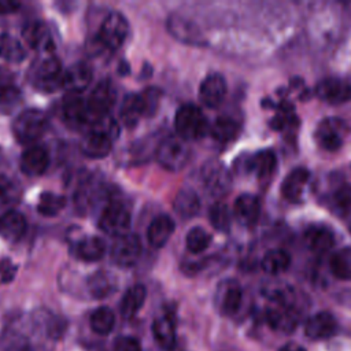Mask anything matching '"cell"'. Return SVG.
Instances as JSON below:
<instances>
[{
  "label": "cell",
  "mask_w": 351,
  "mask_h": 351,
  "mask_svg": "<svg viewBox=\"0 0 351 351\" xmlns=\"http://www.w3.org/2000/svg\"><path fill=\"white\" fill-rule=\"evenodd\" d=\"M332 274L340 280L351 278V247L337 250L329 261Z\"/></svg>",
  "instance_id": "f35d334b"
},
{
  "label": "cell",
  "mask_w": 351,
  "mask_h": 351,
  "mask_svg": "<svg viewBox=\"0 0 351 351\" xmlns=\"http://www.w3.org/2000/svg\"><path fill=\"white\" fill-rule=\"evenodd\" d=\"M200 177L206 191L215 197L226 195L232 186V177L229 170L225 167V165L215 159L203 165Z\"/></svg>",
  "instance_id": "52a82bcc"
},
{
  "label": "cell",
  "mask_w": 351,
  "mask_h": 351,
  "mask_svg": "<svg viewBox=\"0 0 351 351\" xmlns=\"http://www.w3.org/2000/svg\"><path fill=\"white\" fill-rule=\"evenodd\" d=\"M173 207L181 218L189 219L195 217L200 210L199 195L192 188H181L173 200Z\"/></svg>",
  "instance_id": "f546056e"
},
{
  "label": "cell",
  "mask_w": 351,
  "mask_h": 351,
  "mask_svg": "<svg viewBox=\"0 0 351 351\" xmlns=\"http://www.w3.org/2000/svg\"><path fill=\"white\" fill-rule=\"evenodd\" d=\"M26 58V51L22 43L7 34H0V59L10 62V63H19Z\"/></svg>",
  "instance_id": "74e56055"
},
{
  "label": "cell",
  "mask_w": 351,
  "mask_h": 351,
  "mask_svg": "<svg viewBox=\"0 0 351 351\" xmlns=\"http://www.w3.org/2000/svg\"><path fill=\"white\" fill-rule=\"evenodd\" d=\"M317 96L329 104H340L351 97V85L340 78H325L315 86Z\"/></svg>",
  "instance_id": "2e32d148"
},
{
  "label": "cell",
  "mask_w": 351,
  "mask_h": 351,
  "mask_svg": "<svg viewBox=\"0 0 351 351\" xmlns=\"http://www.w3.org/2000/svg\"><path fill=\"white\" fill-rule=\"evenodd\" d=\"M141 117H144V107L140 93L126 95L119 110V118L122 123L126 128H133L137 125Z\"/></svg>",
  "instance_id": "d6a6232c"
},
{
  "label": "cell",
  "mask_w": 351,
  "mask_h": 351,
  "mask_svg": "<svg viewBox=\"0 0 351 351\" xmlns=\"http://www.w3.org/2000/svg\"><path fill=\"white\" fill-rule=\"evenodd\" d=\"M90 130L108 137L111 141H114L119 136V125L110 115H106L93 121Z\"/></svg>",
  "instance_id": "f6af8a7d"
},
{
  "label": "cell",
  "mask_w": 351,
  "mask_h": 351,
  "mask_svg": "<svg viewBox=\"0 0 351 351\" xmlns=\"http://www.w3.org/2000/svg\"><path fill=\"white\" fill-rule=\"evenodd\" d=\"M80 148L85 156L92 159H101L110 154L112 148V141L108 137L90 130L82 138Z\"/></svg>",
  "instance_id": "83f0119b"
},
{
  "label": "cell",
  "mask_w": 351,
  "mask_h": 351,
  "mask_svg": "<svg viewBox=\"0 0 351 351\" xmlns=\"http://www.w3.org/2000/svg\"><path fill=\"white\" fill-rule=\"evenodd\" d=\"M145 298H147V289L144 285L136 284V285L130 287L125 292V295L121 300V304H119L121 315L123 318L134 317L138 313V310L143 307Z\"/></svg>",
  "instance_id": "1f68e13d"
},
{
  "label": "cell",
  "mask_w": 351,
  "mask_h": 351,
  "mask_svg": "<svg viewBox=\"0 0 351 351\" xmlns=\"http://www.w3.org/2000/svg\"><path fill=\"white\" fill-rule=\"evenodd\" d=\"M92 77L93 73L90 66L86 62H77L63 73L62 88H64L69 93L78 95L88 88Z\"/></svg>",
  "instance_id": "ac0fdd59"
},
{
  "label": "cell",
  "mask_w": 351,
  "mask_h": 351,
  "mask_svg": "<svg viewBox=\"0 0 351 351\" xmlns=\"http://www.w3.org/2000/svg\"><path fill=\"white\" fill-rule=\"evenodd\" d=\"M211 243V236L200 226L192 228L185 239L186 250L192 254H200L208 248Z\"/></svg>",
  "instance_id": "ee69618b"
},
{
  "label": "cell",
  "mask_w": 351,
  "mask_h": 351,
  "mask_svg": "<svg viewBox=\"0 0 351 351\" xmlns=\"http://www.w3.org/2000/svg\"><path fill=\"white\" fill-rule=\"evenodd\" d=\"M240 166H243L245 171L254 173L258 178H269L276 170L277 158L271 149H263L254 155L245 156Z\"/></svg>",
  "instance_id": "44dd1931"
},
{
  "label": "cell",
  "mask_w": 351,
  "mask_h": 351,
  "mask_svg": "<svg viewBox=\"0 0 351 351\" xmlns=\"http://www.w3.org/2000/svg\"><path fill=\"white\" fill-rule=\"evenodd\" d=\"M174 126L178 137L185 141L199 140L210 129L206 115L195 104H184L177 110Z\"/></svg>",
  "instance_id": "3957f363"
},
{
  "label": "cell",
  "mask_w": 351,
  "mask_h": 351,
  "mask_svg": "<svg viewBox=\"0 0 351 351\" xmlns=\"http://www.w3.org/2000/svg\"><path fill=\"white\" fill-rule=\"evenodd\" d=\"M114 351H143L141 344L136 337L119 336L114 341Z\"/></svg>",
  "instance_id": "c3c4849f"
},
{
  "label": "cell",
  "mask_w": 351,
  "mask_h": 351,
  "mask_svg": "<svg viewBox=\"0 0 351 351\" xmlns=\"http://www.w3.org/2000/svg\"><path fill=\"white\" fill-rule=\"evenodd\" d=\"M208 132L211 133L214 140L225 144V143L232 141L237 136L239 125H237L236 119H233L228 115H222L214 121V123L211 125Z\"/></svg>",
  "instance_id": "d590c367"
},
{
  "label": "cell",
  "mask_w": 351,
  "mask_h": 351,
  "mask_svg": "<svg viewBox=\"0 0 351 351\" xmlns=\"http://www.w3.org/2000/svg\"><path fill=\"white\" fill-rule=\"evenodd\" d=\"M106 243L97 236H86L77 241L75 255L84 262H97L106 254Z\"/></svg>",
  "instance_id": "4dcf8cb0"
},
{
  "label": "cell",
  "mask_w": 351,
  "mask_h": 351,
  "mask_svg": "<svg viewBox=\"0 0 351 351\" xmlns=\"http://www.w3.org/2000/svg\"><path fill=\"white\" fill-rule=\"evenodd\" d=\"M346 136V125L339 118L322 119L315 130L317 143L326 151H337Z\"/></svg>",
  "instance_id": "7c38bea8"
},
{
  "label": "cell",
  "mask_w": 351,
  "mask_h": 351,
  "mask_svg": "<svg viewBox=\"0 0 351 351\" xmlns=\"http://www.w3.org/2000/svg\"><path fill=\"white\" fill-rule=\"evenodd\" d=\"M18 189L15 182L4 174H0V207L8 206L16 200Z\"/></svg>",
  "instance_id": "bcb514c9"
},
{
  "label": "cell",
  "mask_w": 351,
  "mask_h": 351,
  "mask_svg": "<svg viewBox=\"0 0 351 351\" xmlns=\"http://www.w3.org/2000/svg\"><path fill=\"white\" fill-rule=\"evenodd\" d=\"M27 229L26 218L16 210H8L0 217V236L11 243L23 237Z\"/></svg>",
  "instance_id": "cb8c5ba5"
},
{
  "label": "cell",
  "mask_w": 351,
  "mask_h": 351,
  "mask_svg": "<svg viewBox=\"0 0 351 351\" xmlns=\"http://www.w3.org/2000/svg\"><path fill=\"white\" fill-rule=\"evenodd\" d=\"M208 219L213 228L218 232H228L230 229L232 215L228 206L222 202H217L210 207Z\"/></svg>",
  "instance_id": "7bdbcfd3"
},
{
  "label": "cell",
  "mask_w": 351,
  "mask_h": 351,
  "mask_svg": "<svg viewBox=\"0 0 351 351\" xmlns=\"http://www.w3.org/2000/svg\"><path fill=\"white\" fill-rule=\"evenodd\" d=\"M141 255V241L137 234L126 233L117 237L111 247V259L117 266L132 267Z\"/></svg>",
  "instance_id": "8fae6325"
},
{
  "label": "cell",
  "mask_w": 351,
  "mask_h": 351,
  "mask_svg": "<svg viewBox=\"0 0 351 351\" xmlns=\"http://www.w3.org/2000/svg\"><path fill=\"white\" fill-rule=\"evenodd\" d=\"M143 107H144V117H151L159 104V97H160V90L158 88H147L144 92L140 93Z\"/></svg>",
  "instance_id": "7dc6e473"
},
{
  "label": "cell",
  "mask_w": 351,
  "mask_h": 351,
  "mask_svg": "<svg viewBox=\"0 0 351 351\" xmlns=\"http://www.w3.org/2000/svg\"><path fill=\"white\" fill-rule=\"evenodd\" d=\"M129 34L128 19L117 11L110 12L101 22L97 33V44L108 51H117L122 47Z\"/></svg>",
  "instance_id": "5b68a950"
},
{
  "label": "cell",
  "mask_w": 351,
  "mask_h": 351,
  "mask_svg": "<svg viewBox=\"0 0 351 351\" xmlns=\"http://www.w3.org/2000/svg\"><path fill=\"white\" fill-rule=\"evenodd\" d=\"M328 203L335 214H348L351 211V185L340 184L333 188L328 196Z\"/></svg>",
  "instance_id": "8d00e7d4"
},
{
  "label": "cell",
  "mask_w": 351,
  "mask_h": 351,
  "mask_svg": "<svg viewBox=\"0 0 351 351\" xmlns=\"http://www.w3.org/2000/svg\"><path fill=\"white\" fill-rule=\"evenodd\" d=\"M241 302H243V289L236 280L229 278L219 282L215 291L214 303L222 315H226V317L234 315L240 310Z\"/></svg>",
  "instance_id": "30bf717a"
},
{
  "label": "cell",
  "mask_w": 351,
  "mask_h": 351,
  "mask_svg": "<svg viewBox=\"0 0 351 351\" xmlns=\"http://www.w3.org/2000/svg\"><path fill=\"white\" fill-rule=\"evenodd\" d=\"M152 335L155 341L163 350H173L176 346V325L170 314L158 317L152 322Z\"/></svg>",
  "instance_id": "f1b7e54d"
},
{
  "label": "cell",
  "mask_w": 351,
  "mask_h": 351,
  "mask_svg": "<svg viewBox=\"0 0 351 351\" xmlns=\"http://www.w3.org/2000/svg\"><path fill=\"white\" fill-rule=\"evenodd\" d=\"M62 112L67 122H71L75 125H81V123H86V122L92 123V118H90V114L88 110L86 100H84L81 96H78L75 93H69L63 99Z\"/></svg>",
  "instance_id": "4316f807"
},
{
  "label": "cell",
  "mask_w": 351,
  "mask_h": 351,
  "mask_svg": "<svg viewBox=\"0 0 351 351\" xmlns=\"http://www.w3.org/2000/svg\"><path fill=\"white\" fill-rule=\"evenodd\" d=\"M49 166L48 151L38 144L30 145L21 156V170L29 177L43 176Z\"/></svg>",
  "instance_id": "e0dca14e"
},
{
  "label": "cell",
  "mask_w": 351,
  "mask_h": 351,
  "mask_svg": "<svg viewBox=\"0 0 351 351\" xmlns=\"http://www.w3.org/2000/svg\"><path fill=\"white\" fill-rule=\"evenodd\" d=\"M289 265H291V256L285 250H281V248H274L267 251L261 262L263 271L273 276L284 273L289 267Z\"/></svg>",
  "instance_id": "e575fe53"
},
{
  "label": "cell",
  "mask_w": 351,
  "mask_h": 351,
  "mask_svg": "<svg viewBox=\"0 0 351 351\" xmlns=\"http://www.w3.org/2000/svg\"><path fill=\"white\" fill-rule=\"evenodd\" d=\"M337 319L329 311H319L311 315L304 324V333L313 340L329 339L337 333Z\"/></svg>",
  "instance_id": "5bb4252c"
},
{
  "label": "cell",
  "mask_w": 351,
  "mask_h": 351,
  "mask_svg": "<svg viewBox=\"0 0 351 351\" xmlns=\"http://www.w3.org/2000/svg\"><path fill=\"white\" fill-rule=\"evenodd\" d=\"M265 315L267 324L273 329L280 332H291L296 328L300 319V308L274 304L266 310Z\"/></svg>",
  "instance_id": "ffe728a7"
},
{
  "label": "cell",
  "mask_w": 351,
  "mask_h": 351,
  "mask_svg": "<svg viewBox=\"0 0 351 351\" xmlns=\"http://www.w3.org/2000/svg\"><path fill=\"white\" fill-rule=\"evenodd\" d=\"M66 206V199L53 192H44L40 195L37 211L44 217L58 215Z\"/></svg>",
  "instance_id": "60d3db41"
},
{
  "label": "cell",
  "mask_w": 351,
  "mask_h": 351,
  "mask_svg": "<svg viewBox=\"0 0 351 351\" xmlns=\"http://www.w3.org/2000/svg\"><path fill=\"white\" fill-rule=\"evenodd\" d=\"M88 289L93 298L104 299L115 292L117 280L111 273H108L106 270H100V271L93 273L89 277Z\"/></svg>",
  "instance_id": "836d02e7"
},
{
  "label": "cell",
  "mask_w": 351,
  "mask_h": 351,
  "mask_svg": "<svg viewBox=\"0 0 351 351\" xmlns=\"http://www.w3.org/2000/svg\"><path fill=\"white\" fill-rule=\"evenodd\" d=\"M62 64L56 56L48 55L33 66L32 84L41 92H55L62 86Z\"/></svg>",
  "instance_id": "8992f818"
},
{
  "label": "cell",
  "mask_w": 351,
  "mask_h": 351,
  "mask_svg": "<svg viewBox=\"0 0 351 351\" xmlns=\"http://www.w3.org/2000/svg\"><path fill=\"white\" fill-rule=\"evenodd\" d=\"M22 37L25 43L38 52H52L55 48L52 36L47 25L41 21L27 22L22 29Z\"/></svg>",
  "instance_id": "9a60e30c"
},
{
  "label": "cell",
  "mask_w": 351,
  "mask_h": 351,
  "mask_svg": "<svg viewBox=\"0 0 351 351\" xmlns=\"http://www.w3.org/2000/svg\"><path fill=\"white\" fill-rule=\"evenodd\" d=\"M303 239H304V244L307 245V248L311 250L313 252H318V254L329 251L335 244L333 232L322 223L310 225L304 230Z\"/></svg>",
  "instance_id": "603a6c76"
},
{
  "label": "cell",
  "mask_w": 351,
  "mask_h": 351,
  "mask_svg": "<svg viewBox=\"0 0 351 351\" xmlns=\"http://www.w3.org/2000/svg\"><path fill=\"white\" fill-rule=\"evenodd\" d=\"M167 30L174 38L184 44L204 45L206 43L203 33L200 32L197 25L178 14H171L167 18Z\"/></svg>",
  "instance_id": "4fadbf2b"
},
{
  "label": "cell",
  "mask_w": 351,
  "mask_h": 351,
  "mask_svg": "<svg viewBox=\"0 0 351 351\" xmlns=\"http://www.w3.org/2000/svg\"><path fill=\"white\" fill-rule=\"evenodd\" d=\"M189 145L178 136H169L163 138L156 148V159L159 165L170 171L184 169L189 162Z\"/></svg>",
  "instance_id": "277c9868"
},
{
  "label": "cell",
  "mask_w": 351,
  "mask_h": 351,
  "mask_svg": "<svg viewBox=\"0 0 351 351\" xmlns=\"http://www.w3.org/2000/svg\"><path fill=\"white\" fill-rule=\"evenodd\" d=\"M48 126L47 115L36 108H27L18 114L12 122V133L19 144H34L40 140Z\"/></svg>",
  "instance_id": "7a4b0ae2"
},
{
  "label": "cell",
  "mask_w": 351,
  "mask_h": 351,
  "mask_svg": "<svg viewBox=\"0 0 351 351\" xmlns=\"http://www.w3.org/2000/svg\"><path fill=\"white\" fill-rule=\"evenodd\" d=\"M99 228L110 236H123L130 228V213L119 202H110L101 211Z\"/></svg>",
  "instance_id": "ba28073f"
},
{
  "label": "cell",
  "mask_w": 351,
  "mask_h": 351,
  "mask_svg": "<svg viewBox=\"0 0 351 351\" xmlns=\"http://www.w3.org/2000/svg\"><path fill=\"white\" fill-rule=\"evenodd\" d=\"M278 351H306V348H304V347H302V346H300V344H298V343L291 341V343L284 344Z\"/></svg>",
  "instance_id": "f907efd6"
},
{
  "label": "cell",
  "mask_w": 351,
  "mask_h": 351,
  "mask_svg": "<svg viewBox=\"0 0 351 351\" xmlns=\"http://www.w3.org/2000/svg\"><path fill=\"white\" fill-rule=\"evenodd\" d=\"M117 99V92L111 81L101 80L90 92L86 104L92 118V122L108 115Z\"/></svg>",
  "instance_id": "9c48e42d"
},
{
  "label": "cell",
  "mask_w": 351,
  "mask_h": 351,
  "mask_svg": "<svg viewBox=\"0 0 351 351\" xmlns=\"http://www.w3.org/2000/svg\"><path fill=\"white\" fill-rule=\"evenodd\" d=\"M0 273H1V265H0Z\"/></svg>",
  "instance_id": "f5cc1de1"
},
{
  "label": "cell",
  "mask_w": 351,
  "mask_h": 351,
  "mask_svg": "<svg viewBox=\"0 0 351 351\" xmlns=\"http://www.w3.org/2000/svg\"><path fill=\"white\" fill-rule=\"evenodd\" d=\"M233 213L239 223L243 226H252L259 218L261 202L252 193H243L234 200Z\"/></svg>",
  "instance_id": "7402d4cb"
},
{
  "label": "cell",
  "mask_w": 351,
  "mask_h": 351,
  "mask_svg": "<svg viewBox=\"0 0 351 351\" xmlns=\"http://www.w3.org/2000/svg\"><path fill=\"white\" fill-rule=\"evenodd\" d=\"M348 230H350V234H351V219H350V222H348Z\"/></svg>",
  "instance_id": "816d5d0a"
},
{
  "label": "cell",
  "mask_w": 351,
  "mask_h": 351,
  "mask_svg": "<svg viewBox=\"0 0 351 351\" xmlns=\"http://www.w3.org/2000/svg\"><path fill=\"white\" fill-rule=\"evenodd\" d=\"M60 336L56 317L44 322H34L32 326H8L0 340L1 351H45L41 337L56 340Z\"/></svg>",
  "instance_id": "6da1fadb"
},
{
  "label": "cell",
  "mask_w": 351,
  "mask_h": 351,
  "mask_svg": "<svg viewBox=\"0 0 351 351\" xmlns=\"http://www.w3.org/2000/svg\"><path fill=\"white\" fill-rule=\"evenodd\" d=\"M174 228V221L169 215L160 214L155 217L147 229V240L149 245H152L154 248L163 247L173 234Z\"/></svg>",
  "instance_id": "484cf974"
},
{
  "label": "cell",
  "mask_w": 351,
  "mask_h": 351,
  "mask_svg": "<svg viewBox=\"0 0 351 351\" xmlns=\"http://www.w3.org/2000/svg\"><path fill=\"white\" fill-rule=\"evenodd\" d=\"M22 101V92L15 85L7 84L0 86V114L8 115L14 110L18 108V106Z\"/></svg>",
  "instance_id": "b9f144b4"
},
{
  "label": "cell",
  "mask_w": 351,
  "mask_h": 351,
  "mask_svg": "<svg viewBox=\"0 0 351 351\" xmlns=\"http://www.w3.org/2000/svg\"><path fill=\"white\" fill-rule=\"evenodd\" d=\"M226 95V81L219 73L208 74L200 84L199 97L207 107H217L222 103Z\"/></svg>",
  "instance_id": "d6986e66"
},
{
  "label": "cell",
  "mask_w": 351,
  "mask_h": 351,
  "mask_svg": "<svg viewBox=\"0 0 351 351\" xmlns=\"http://www.w3.org/2000/svg\"><path fill=\"white\" fill-rule=\"evenodd\" d=\"M15 273H16V266H15V265H12V263H10V262H7L5 265H3V266H1V273H0V276H1V282H3V284H7V282L12 281L14 277H15Z\"/></svg>",
  "instance_id": "681fc988"
},
{
  "label": "cell",
  "mask_w": 351,
  "mask_h": 351,
  "mask_svg": "<svg viewBox=\"0 0 351 351\" xmlns=\"http://www.w3.org/2000/svg\"><path fill=\"white\" fill-rule=\"evenodd\" d=\"M310 178V171L306 167H295L291 170L282 181L281 193L282 196L292 203L300 200L304 186Z\"/></svg>",
  "instance_id": "d4e9b609"
},
{
  "label": "cell",
  "mask_w": 351,
  "mask_h": 351,
  "mask_svg": "<svg viewBox=\"0 0 351 351\" xmlns=\"http://www.w3.org/2000/svg\"><path fill=\"white\" fill-rule=\"evenodd\" d=\"M89 325H90V329L97 333V335H101V336H106L108 335L112 329H114V325H115V315L112 313L111 308L106 307V306H101L99 308H96L92 314H90V318H89Z\"/></svg>",
  "instance_id": "ab89813d"
}]
</instances>
